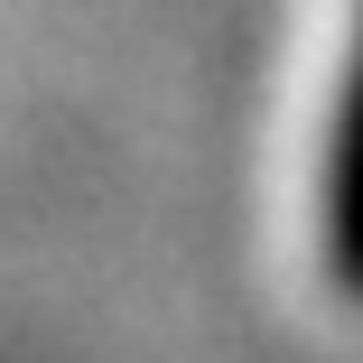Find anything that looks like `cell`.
<instances>
[{
	"label": "cell",
	"mask_w": 363,
	"mask_h": 363,
	"mask_svg": "<svg viewBox=\"0 0 363 363\" xmlns=\"http://www.w3.org/2000/svg\"><path fill=\"white\" fill-rule=\"evenodd\" d=\"M317 252L326 279L363 308V10H354V47H345V84L326 112V168H317Z\"/></svg>",
	"instance_id": "6da1fadb"
}]
</instances>
